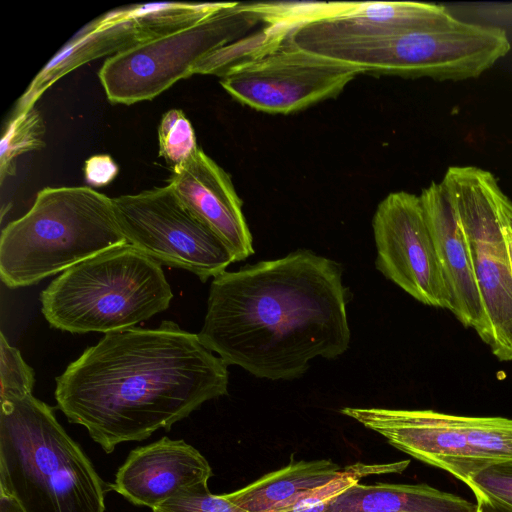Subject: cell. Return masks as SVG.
I'll return each mask as SVG.
<instances>
[{
  "instance_id": "1",
  "label": "cell",
  "mask_w": 512,
  "mask_h": 512,
  "mask_svg": "<svg viewBox=\"0 0 512 512\" xmlns=\"http://www.w3.org/2000/svg\"><path fill=\"white\" fill-rule=\"evenodd\" d=\"M340 265L310 250L214 277L201 342L257 378L292 380L349 347Z\"/></svg>"
},
{
  "instance_id": "2",
  "label": "cell",
  "mask_w": 512,
  "mask_h": 512,
  "mask_svg": "<svg viewBox=\"0 0 512 512\" xmlns=\"http://www.w3.org/2000/svg\"><path fill=\"white\" fill-rule=\"evenodd\" d=\"M228 365L169 320L104 334L56 378L55 399L106 453L228 394Z\"/></svg>"
},
{
  "instance_id": "3",
  "label": "cell",
  "mask_w": 512,
  "mask_h": 512,
  "mask_svg": "<svg viewBox=\"0 0 512 512\" xmlns=\"http://www.w3.org/2000/svg\"><path fill=\"white\" fill-rule=\"evenodd\" d=\"M0 404V491L24 512H105L103 482L53 408L33 395Z\"/></svg>"
},
{
  "instance_id": "4",
  "label": "cell",
  "mask_w": 512,
  "mask_h": 512,
  "mask_svg": "<svg viewBox=\"0 0 512 512\" xmlns=\"http://www.w3.org/2000/svg\"><path fill=\"white\" fill-rule=\"evenodd\" d=\"M125 244L112 198L88 186L46 187L2 229L0 277L27 287Z\"/></svg>"
},
{
  "instance_id": "5",
  "label": "cell",
  "mask_w": 512,
  "mask_h": 512,
  "mask_svg": "<svg viewBox=\"0 0 512 512\" xmlns=\"http://www.w3.org/2000/svg\"><path fill=\"white\" fill-rule=\"evenodd\" d=\"M172 298L161 264L127 243L62 272L41 292L40 302L55 329L107 334L167 310Z\"/></svg>"
},
{
  "instance_id": "6",
  "label": "cell",
  "mask_w": 512,
  "mask_h": 512,
  "mask_svg": "<svg viewBox=\"0 0 512 512\" xmlns=\"http://www.w3.org/2000/svg\"><path fill=\"white\" fill-rule=\"evenodd\" d=\"M510 49L504 29L456 19L434 28L319 45L307 52L362 73L458 81L480 76Z\"/></svg>"
},
{
  "instance_id": "7",
  "label": "cell",
  "mask_w": 512,
  "mask_h": 512,
  "mask_svg": "<svg viewBox=\"0 0 512 512\" xmlns=\"http://www.w3.org/2000/svg\"><path fill=\"white\" fill-rule=\"evenodd\" d=\"M457 209L489 325L492 353L512 360V271L503 227L512 201L494 175L474 166H452L442 181Z\"/></svg>"
},
{
  "instance_id": "8",
  "label": "cell",
  "mask_w": 512,
  "mask_h": 512,
  "mask_svg": "<svg viewBox=\"0 0 512 512\" xmlns=\"http://www.w3.org/2000/svg\"><path fill=\"white\" fill-rule=\"evenodd\" d=\"M262 22L252 3L230 2L176 32L126 48L104 61L98 77L108 100L131 105L151 100L190 77L196 64Z\"/></svg>"
},
{
  "instance_id": "9",
  "label": "cell",
  "mask_w": 512,
  "mask_h": 512,
  "mask_svg": "<svg viewBox=\"0 0 512 512\" xmlns=\"http://www.w3.org/2000/svg\"><path fill=\"white\" fill-rule=\"evenodd\" d=\"M265 29L263 46L220 79L222 88L246 106L271 114L294 113L335 97L362 73L302 50L282 29Z\"/></svg>"
},
{
  "instance_id": "10",
  "label": "cell",
  "mask_w": 512,
  "mask_h": 512,
  "mask_svg": "<svg viewBox=\"0 0 512 512\" xmlns=\"http://www.w3.org/2000/svg\"><path fill=\"white\" fill-rule=\"evenodd\" d=\"M127 243L161 265L187 270L202 282L235 258L225 243L177 198L167 184L112 198Z\"/></svg>"
},
{
  "instance_id": "11",
  "label": "cell",
  "mask_w": 512,
  "mask_h": 512,
  "mask_svg": "<svg viewBox=\"0 0 512 512\" xmlns=\"http://www.w3.org/2000/svg\"><path fill=\"white\" fill-rule=\"evenodd\" d=\"M376 268L415 300L451 311L452 302L420 196L398 191L372 221Z\"/></svg>"
},
{
  "instance_id": "12",
  "label": "cell",
  "mask_w": 512,
  "mask_h": 512,
  "mask_svg": "<svg viewBox=\"0 0 512 512\" xmlns=\"http://www.w3.org/2000/svg\"><path fill=\"white\" fill-rule=\"evenodd\" d=\"M341 413L382 435L390 445L464 483L488 467L479 417L433 410L344 407Z\"/></svg>"
},
{
  "instance_id": "13",
  "label": "cell",
  "mask_w": 512,
  "mask_h": 512,
  "mask_svg": "<svg viewBox=\"0 0 512 512\" xmlns=\"http://www.w3.org/2000/svg\"><path fill=\"white\" fill-rule=\"evenodd\" d=\"M446 7L421 2L315 3L311 18L288 30L299 48L384 37L455 21Z\"/></svg>"
},
{
  "instance_id": "14",
  "label": "cell",
  "mask_w": 512,
  "mask_h": 512,
  "mask_svg": "<svg viewBox=\"0 0 512 512\" xmlns=\"http://www.w3.org/2000/svg\"><path fill=\"white\" fill-rule=\"evenodd\" d=\"M212 475L196 448L184 440L162 437L132 450L111 488L132 504L153 510L180 495L209 489Z\"/></svg>"
},
{
  "instance_id": "15",
  "label": "cell",
  "mask_w": 512,
  "mask_h": 512,
  "mask_svg": "<svg viewBox=\"0 0 512 512\" xmlns=\"http://www.w3.org/2000/svg\"><path fill=\"white\" fill-rule=\"evenodd\" d=\"M168 185L183 205L229 248L235 262L254 254L253 238L229 174L200 147L172 170Z\"/></svg>"
},
{
  "instance_id": "16",
  "label": "cell",
  "mask_w": 512,
  "mask_h": 512,
  "mask_svg": "<svg viewBox=\"0 0 512 512\" xmlns=\"http://www.w3.org/2000/svg\"><path fill=\"white\" fill-rule=\"evenodd\" d=\"M419 196L451 297V312L489 345L488 319L453 200L442 182H432Z\"/></svg>"
},
{
  "instance_id": "17",
  "label": "cell",
  "mask_w": 512,
  "mask_h": 512,
  "mask_svg": "<svg viewBox=\"0 0 512 512\" xmlns=\"http://www.w3.org/2000/svg\"><path fill=\"white\" fill-rule=\"evenodd\" d=\"M144 41L135 22L126 17L121 8L98 17L70 39L38 72L16 102L13 114L33 108L50 86L72 70Z\"/></svg>"
},
{
  "instance_id": "18",
  "label": "cell",
  "mask_w": 512,
  "mask_h": 512,
  "mask_svg": "<svg viewBox=\"0 0 512 512\" xmlns=\"http://www.w3.org/2000/svg\"><path fill=\"white\" fill-rule=\"evenodd\" d=\"M477 505L426 484L357 483L324 512H476Z\"/></svg>"
},
{
  "instance_id": "19",
  "label": "cell",
  "mask_w": 512,
  "mask_h": 512,
  "mask_svg": "<svg viewBox=\"0 0 512 512\" xmlns=\"http://www.w3.org/2000/svg\"><path fill=\"white\" fill-rule=\"evenodd\" d=\"M341 467L330 459L291 461L251 484L225 494L247 512H288L306 492L334 478Z\"/></svg>"
},
{
  "instance_id": "20",
  "label": "cell",
  "mask_w": 512,
  "mask_h": 512,
  "mask_svg": "<svg viewBox=\"0 0 512 512\" xmlns=\"http://www.w3.org/2000/svg\"><path fill=\"white\" fill-rule=\"evenodd\" d=\"M229 3L157 2L121 9L126 17L135 22L147 41L193 25L225 8Z\"/></svg>"
},
{
  "instance_id": "21",
  "label": "cell",
  "mask_w": 512,
  "mask_h": 512,
  "mask_svg": "<svg viewBox=\"0 0 512 512\" xmlns=\"http://www.w3.org/2000/svg\"><path fill=\"white\" fill-rule=\"evenodd\" d=\"M45 124L35 107L12 114L0 141V182L16 173V158L44 147Z\"/></svg>"
},
{
  "instance_id": "22",
  "label": "cell",
  "mask_w": 512,
  "mask_h": 512,
  "mask_svg": "<svg viewBox=\"0 0 512 512\" xmlns=\"http://www.w3.org/2000/svg\"><path fill=\"white\" fill-rule=\"evenodd\" d=\"M409 460L388 464L355 463L341 469L327 483L306 492L288 512H324L338 496L351 486L370 475L401 473L409 465Z\"/></svg>"
},
{
  "instance_id": "23",
  "label": "cell",
  "mask_w": 512,
  "mask_h": 512,
  "mask_svg": "<svg viewBox=\"0 0 512 512\" xmlns=\"http://www.w3.org/2000/svg\"><path fill=\"white\" fill-rule=\"evenodd\" d=\"M158 147L171 170L182 166L199 148L194 129L180 109L165 112L158 128Z\"/></svg>"
},
{
  "instance_id": "24",
  "label": "cell",
  "mask_w": 512,
  "mask_h": 512,
  "mask_svg": "<svg viewBox=\"0 0 512 512\" xmlns=\"http://www.w3.org/2000/svg\"><path fill=\"white\" fill-rule=\"evenodd\" d=\"M33 369L24 361L19 350L0 333V402L33 395Z\"/></svg>"
},
{
  "instance_id": "25",
  "label": "cell",
  "mask_w": 512,
  "mask_h": 512,
  "mask_svg": "<svg viewBox=\"0 0 512 512\" xmlns=\"http://www.w3.org/2000/svg\"><path fill=\"white\" fill-rule=\"evenodd\" d=\"M467 485L474 494L485 495L512 508V460L484 468Z\"/></svg>"
},
{
  "instance_id": "26",
  "label": "cell",
  "mask_w": 512,
  "mask_h": 512,
  "mask_svg": "<svg viewBox=\"0 0 512 512\" xmlns=\"http://www.w3.org/2000/svg\"><path fill=\"white\" fill-rule=\"evenodd\" d=\"M153 512H247L232 503L225 494L214 495L209 489L175 497Z\"/></svg>"
},
{
  "instance_id": "27",
  "label": "cell",
  "mask_w": 512,
  "mask_h": 512,
  "mask_svg": "<svg viewBox=\"0 0 512 512\" xmlns=\"http://www.w3.org/2000/svg\"><path fill=\"white\" fill-rule=\"evenodd\" d=\"M118 172L117 164L109 155H94L85 161L84 176L89 185L106 186L115 179Z\"/></svg>"
},
{
  "instance_id": "28",
  "label": "cell",
  "mask_w": 512,
  "mask_h": 512,
  "mask_svg": "<svg viewBox=\"0 0 512 512\" xmlns=\"http://www.w3.org/2000/svg\"><path fill=\"white\" fill-rule=\"evenodd\" d=\"M476 512H512V508L482 494H475Z\"/></svg>"
},
{
  "instance_id": "29",
  "label": "cell",
  "mask_w": 512,
  "mask_h": 512,
  "mask_svg": "<svg viewBox=\"0 0 512 512\" xmlns=\"http://www.w3.org/2000/svg\"><path fill=\"white\" fill-rule=\"evenodd\" d=\"M0 512H24V510L13 497L0 491Z\"/></svg>"
},
{
  "instance_id": "30",
  "label": "cell",
  "mask_w": 512,
  "mask_h": 512,
  "mask_svg": "<svg viewBox=\"0 0 512 512\" xmlns=\"http://www.w3.org/2000/svg\"><path fill=\"white\" fill-rule=\"evenodd\" d=\"M503 237L512 271V217L505 223L503 227Z\"/></svg>"
}]
</instances>
